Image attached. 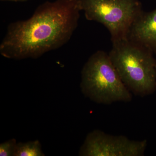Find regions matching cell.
<instances>
[{"mask_svg": "<svg viewBox=\"0 0 156 156\" xmlns=\"http://www.w3.org/2000/svg\"><path fill=\"white\" fill-rule=\"evenodd\" d=\"M78 0H56L38 7L25 20L11 23L0 44L5 58H37L68 42L77 27Z\"/></svg>", "mask_w": 156, "mask_h": 156, "instance_id": "6da1fadb", "label": "cell"}, {"mask_svg": "<svg viewBox=\"0 0 156 156\" xmlns=\"http://www.w3.org/2000/svg\"><path fill=\"white\" fill-rule=\"evenodd\" d=\"M112 43L109 56L126 87L138 96L151 93L156 86V63L151 51L128 38Z\"/></svg>", "mask_w": 156, "mask_h": 156, "instance_id": "7a4b0ae2", "label": "cell"}, {"mask_svg": "<svg viewBox=\"0 0 156 156\" xmlns=\"http://www.w3.org/2000/svg\"><path fill=\"white\" fill-rule=\"evenodd\" d=\"M81 91L98 104L129 102L132 93L124 84L108 53L98 50L89 57L81 72Z\"/></svg>", "mask_w": 156, "mask_h": 156, "instance_id": "3957f363", "label": "cell"}, {"mask_svg": "<svg viewBox=\"0 0 156 156\" xmlns=\"http://www.w3.org/2000/svg\"><path fill=\"white\" fill-rule=\"evenodd\" d=\"M81 11L88 20L103 24L112 42L128 38L137 17L142 12L138 0H78Z\"/></svg>", "mask_w": 156, "mask_h": 156, "instance_id": "277c9868", "label": "cell"}, {"mask_svg": "<svg viewBox=\"0 0 156 156\" xmlns=\"http://www.w3.org/2000/svg\"><path fill=\"white\" fill-rule=\"evenodd\" d=\"M147 141L134 140L95 130L87 135L79 152L81 156H142Z\"/></svg>", "mask_w": 156, "mask_h": 156, "instance_id": "5b68a950", "label": "cell"}, {"mask_svg": "<svg viewBox=\"0 0 156 156\" xmlns=\"http://www.w3.org/2000/svg\"><path fill=\"white\" fill-rule=\"evenodd\" d=\"M128 38L156 53V9L142 11L131 26Z\"/></svg>", "mask_w": 156, "mask_h": 156, "instance_id": "8992f818", "label": "cell"}, {"mask_svg": "<svg viewBox=\"0 0 156 156\" xmlns=\"http://www.w3.org/2000/svg\"><path fill=\"white\" fill-rule=\"evenodd\" d=\"M41 145L38 140L18 143L14 156H44Z\"/></svg>", "mask_w": 156, "mask_h": 156, "instance_id": "52a82bcc", "label": "cell"}, {"mask_svg": "<svg viewBox=\"0 0 156 156\" xmlns=\"http://www.w3.org/2000/svg\"><path fill=\"white\" fill-rule=\"evenodd\" d=\"M16 140L13 138L0 144V156H14L17 147Z\"/></svg>", "mask_w": 156, "mask_h": 156, "instance_id": "ba28073f", "label": "cell"}, {"mask_svg": "<svg viewBox=\"0 0 156 156\" xmlns=\"http://www.w3.org/2000/svg\"><path fill=\"white\" fill-rule=\"evenodd\" d=\"M1 1H12V2H17V0H1Z\"/></svg>", "mask_w": 156, "mask_h": 156, "instance_id": "9c48e42d", "label": "cell"}, {"mask_svg": "<svg viewBox=\"0 0 156 156\" xmlns=\"http://www.w3.org/2000/svg\"><path fill=\"white\" fill-rule=\"evenodd\" d=\"M27 1V0H17V1H20V2H23V1Z\"/></svg>", "mask_w": 156, "mask_h": 156, "instance_id": "30bf717a", "label": "cell"}, {"mask_svg": "<svg viewBox=\"0 0 156 156\" xmlns=\"http://www.w3.org/2000/svg\"></svg>", "mask_w": 156, "mask_h": 156, "instance_id": "8fae6325", "label": "cell"}]
</instances>
